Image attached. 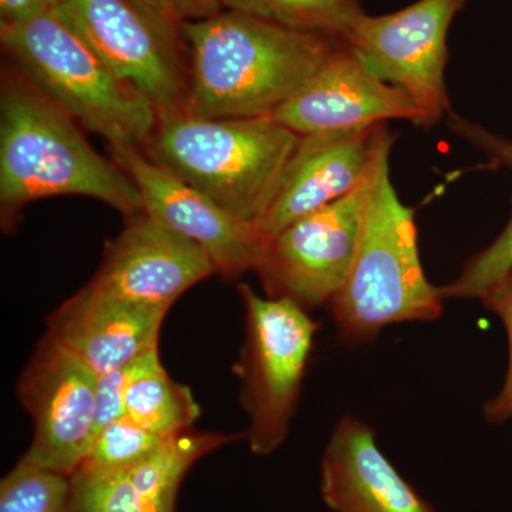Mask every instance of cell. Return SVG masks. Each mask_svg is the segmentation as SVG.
Wrapping results in <instances>:
<instances>
[{
  "instance_id": "cell-24",
  "label": "cell",
  "mask_w": 512,
  "mask_h": 512,
  "mask_svg": "<svg viewBox=\"0 0 512 512\" xmlns=\"http://www.w3.org/2000/svg\"><path fill=\"white\" fill-rule=\"evenodd\" d=\"M447 117L450 130L481 151L493 167L507 168L512 171V140L510 138L495 134L481 124L463 119L457 114L450 113Z\"/></svg>"
},
{
  "instance_id": "cell-25",
  "label": "cell",
  "mask_w": 512,
  "mask_h": 512,
  "mask_svg": "<svg viewBox=\"0 0 512 512\" xmlns=\"http://www.w3.org/2000/svg\"><path fill=\"white\" fill-rule=\"evenodd\" d=\"M131 366V365H130ZM130 366L96 377V423L94 440L114 420L126 414L124 396Z\"/></svg>"
},
{
  "instance_id": "cell-13",
  "label": "cell",
  "mask_w": 512,
  "mask_h": 512,
  "mask_svg": "<svg viewBox=\"0 0 512 512\" xmlns=\"http://www.w3.org/2000/svg\"><path fill=\"white\" fill-rule=\"evenodd\" d=\"M271 119L298 136L360 130L390 120L423 126L413 100L370 72L345 40Z\"/></svg>"
},
{
  "instance_id": "cell-5",
  "label": "cell",
  "mask_w": 512,
  "mask_h": 512,
  "mask_svg": "<svg viewBox=\"0 0 512 512\" xmlns=\"http://www.w3.org/2000/svg\"><path fill=\"white\" fill-rule=\"evenodd\" d=\"M6 59L107 147L144 150L158 116L147 97L120 79L57 12L0 26Z\"/></svg>"
},
{
  "instance_id": "cell-26",
  "label": "cell",
  "mask_w": 512,
  "mask_h": 512,
  "mask_svg": "<svg viewBox=\"0 0 512 512\" xmlns=\"http://www.w3.org/2000/svg\"><path fill=\"white\" fill-rule=\"evenodd\" d=\"M181 22L210 18L222 9L221 0H146Z\"/></svg>"
},
{
  "instance_id": "cell-4",
  "label": "cell",
  "mask_w": 512,
  "mask_h": 512,
  "mask_svg": "<svg viewBox=\"0 0 512 512\" xmlns=\"http://www.w3.org/2000/svg\"><path fill=\"white\" fill-rule=\"evenodd\" d=\"M271 117H158L144 154L241 220L258 224L299 141Z\"/></svg>"
},
{
  "instance_id": "cell-22",
  "label": "cell",
  "mask_w": 512,
  "mask_h": 512,
  "mask_svg": "<svg viewBox=\"0 0 512 512\" xmlns=\"http://www.w3.org/2000/svg\"><path fill=\"white\" fill-rule=\"evenodd\" d=\"M512 271V211L500 235L471 256L456 279L440 286L444 299H480Z\"/></svg>"
},
{
  "instance_id": "cell-8",
  "label": "cell",
  "mask_w": 512,
  "mask_h": 512,
  "mask_svg": "<svg viewBox=\"0 0 512 512\" xmlns=\"http://www.w3.org/2000/svg\"><path fill=\"white\" fill-rule=\"evenodd\" d=\"M467 0H419L399 12L363 16L345 43L367 69L406 93L431 128L451 113L447 35Z\"/></svg>"
},
{
  "instance_id": "cell-20",
  "label": "cell",
  "mask_w": 512,
  "mask_h": 512,
  "mask_svg": "<svg viewBox=\"0 0 512 512\" xmlns=\"http://www.w3.org/2000/svg\"><path fill=\"white\" fill-rule=\"evenodd\" d=\"M70 477L16 464L0 484V512H70Z\"/></svg>"
},
{
  "instance_id": "cell-2",
  "label": "cell",
  "mask_w": 512,
  "mask_h": 512,
  "mask_svg": "<svg viewBox=\"0 0 512 512\" xmlns=\"http://www.w3.org/2000/svg\"><path fill=\"white\" fill-rule=\"evenodd\" d=\"M183 32L191 64L185 113L207 119L271 117L343 42L234 10L184 22Z\"/></svg>"
},
{
  "instance_id": "cell-7",
  "label": "cell",
  "mask_w": 512,
  "mask_h": 512,
  "mask_svg": "<svg viewBox=\"0 0 512 512\" xmlns=\"http://www.w3.org/2000/svg\"><path fill=\"white\" fill-rule=\"evenodd\" d=\"M57 12L158 117L185 111L191 64L184 22L146 0H60Z\"/></svg>"
},
{
  "instance_id": "cell-17",
  "label": "cell",
  "mask_w": 512,
  "mask_h": 512,
  "mask_svg": "<svg viewBox=\"0 0 512 512\" xmlns=\"http://www.w3.org/2000/svg\"><path fill=\"white\" fill-rule=\"evenodd\" d=\"M320 494L333 512H437L353 414L340 417L323 451Z\"/></svg>"
},
{
  "instance_id": "cell-12",
  "label": "cell",
  "mask_w": 512,
  "mask_h": 512,
  "mask_svg": "<svg viewBox=\"0 0 512 512\" xmlns=\"http://www.w3.org/2000/svg\"><path fill=\"white\" fill-rule=\"evenodd\" d=\"M394 138L387 123L299 137L274 201L256 224L259 234L266 241L362 187L380 158L392 151Z\"/></svg>"
},
{
  "instance_id": "cell-21",
  "label": "cell",
  "mask_w": 512,
  "mask_h": 512,
  "mask_svg": "<svg viewBox=\"0 0 512 512\" xmlns=\"http://www.w3.org/2000/svg\"><path fill=\"white\" fill-rule=\"evenodd\" d=\"M167 439L124 414L96 437L82 466L106 470L134 466L150 456Z\"/></svg>"
},
{
  "instance_id": "cell-9",
  "label": "cell",
  "mask_w": 512,
  "mask_h": 512,
  "mask_svg": "<svg viewBox=\"0 0 512 512\" xmlns=\"http://www.w3.org/2000/svg\"><path fill=\"white\" fill-rule=\"evenodd\" d=\"M370 177L266 239L255 272L268 298L288 299L306 312L330 306L355 258Z\"/></svg>"
},
{
  "instance_id": "cell-15",
  "label": "cell",
  "mask_w": 512,
  "mask_h": 512,
  "mask_svg": "<svg viewBox=\"0 0 512 512\" xmlns=\"http://www.w3.org/2000/svg\"><path fill=\"white\" fill-rule=\"evenodd\" d=\"M170 308L144 305L87 284L47 319L46 338L94 375L124 369L158 348Z\"/></svg>"
},
{
  "instance_id": "cell-16",
  "label": "cell",
  "mask_w": 512,
  "mask_h": 512,
  "mask_svg": "<svg viewBox=\"0 0 512 512\" xmlns=\"http://www.w3.org/2000/svg\"><path fill=\"white\" fill-rule=\"evenodd\" d=\"M245 433L187 430L168 437L150 456L124 468L79 467L70 477V512H175L185 474L200 458Z\"/></svg>"
},
{
  "instance_id": "cell-18",
  "label": "cell",
  "mask_w": 512,
  "mask_h": 512,
  "mask_svg": "<svg viewBox=\"0 0 512 512\" xmlns=\"http://www.w3.org/2000/svg\"><path fill=\"white\" fill-rule=\"evenodd\" d=\"M124 409L130 419L163 437L191 430L201 416L190 387L165 372L158 348L131 363Z\"/></svg>"
},
{
  "instance_id": "cell-14",
  "label": "cell",
  "mask_w": 512,
  "mask_h": 512,
  "mask_svg": "<svg viewBox=\"0 0 512 512\" xmlns=\"http://www.w3.org/2000/svg\"><path fill=\"white\" fill-rule=\"evenodd\" d=\"M107 242L89 285L110 295L171 308L192 286L217 274L202 249L141 211Z\"/></svg>"
},
{
  "instance_id": "cell-6",
  "label": "cell",
  "mask_w": 512,
  "mask_h": 512,
  "mask_svg": "<svg viewBox=\"0 0 512 512\" xmlns=\"http://www.w3.org/2000/svg\"><path fill=\"white\" fill-rule=\"evenodd\" d=\"M238 293L245 339L235 372L249 417L245 439L255 456H268L288 437L319 323L288 299L262 298L245 284Z\"/></svg>"
},
{
  "instance_id": "cell-19",
  "label": "cell",
  "mask_w": 512,
  "mask_h": 512,
  "mask_svg": "<svg viewBox=\"0 0 512 512\" xmlns=\"http://www.w3.org/2000/svg\"><path fill=\"white\" fill-rule=\"evenodd\" d=\"M234 10L299 32L345 40L366 15L359 0H221Z\"/></svg>"
},
{
  "instance_id": "cell-3",
  "label": "cell",
  "mask_w": 512,
  "mask_h": 512,
  "mask_svg": "<svg viewBox=\"0 0 512 512\" xmlns=\"http://www.w3.org/2000/svg\"><path fill=\"white\" fill-rule=\"evenodd\" d=\"M389 161L384 154L370 177L355 258L329 306L349 348L373 342L387 326L433 322L443 313L441 289L421 264L414 210L394 190Z\"/></svg>"
},
{
  "instance_id": "cell-11",
  "label": "cell",
  "mask_w": 512,
  "mask_h": 512,
  "mask_svg": "<svg viewBox=\"0 0 512 512\" xmlns=\"http://www.w3.org/2000/svg\"><path fill=\"white\" fill-rule=\"evenodd\" d=\"M109 154L136 184L143 211L202 249L218 275L234 281L255 271L265 245L255 224L225 210L138 148L109 147Z\"/></svg>"
},
{
  "instance_id": "cell-27",
  "label": "cell",
  "mask_w": 512,
  "mask_h": 512,
  "mask_svg": "<svg viewBox=\"0 0 512 512\" xmlns=\"http://www.w3.org/2000/svg\"><path fill=\"white\" fill-rule=\"evenodd\" d=\"M60 0H0V26L19 25L57 9Z\"/></svg>"
},
{
  "instance_id": "cell-1",
  "label": "cell",
  "mask_w": 512,
  "mask_h": 512,
  "mask_svg": "<svg viewBox=\"0 0 512 512\" xmlns=\"http://www.w3.org/2000/svg\"><path fill=\"white\" fill-rule=\"evenodd\" d=\"M84 128L6 60L0 76V222L18 227L33 201L80 195L124 217L143 211L140 192L113 158L101 156Z\"/></svg>"
},
{
  "instance_id": "cell-10",
  "label": "cell",
  "mask_w": 512,
  "mask_h": 512,
  "mask_svg": "<svg viewBox=\"0 0 512 512\" xmlns=\"http://www.w3.org/2000/svg\"><path fill=\"white\" fill-rule=\"evenodd\" d=\"M96 377L45 336L18 383L20 403L35 424L20 464L67 477L76 473L94 443Z\"/></svg>"
},
{
  "instance_id": "cell-23",
  "label": "cell",
  "mask_w": 512,
  "mask_h": 512,
  "mask_svg": "<svg viewBox=\"0 0 512 512\" xmlns=\"http://www.w3.org/2000/svg\"><path fill=\"white\" fill-rule=\"evenodd\" d=\"M487 311L503 322L508 342L507 373L500 392L484 403V419L490 424L512 420V271L480 298Z\"/></svg>"
}]
</instances>
